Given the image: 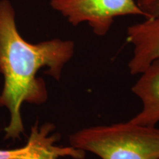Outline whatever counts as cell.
I'll return each mask as SVG.
<instances>
[{"instance_id": "7", "label": "cell", "mask_w": 159, "mask_h": 159, "mask_svg": "<svg viewBox=\"0 0 159 159\" xmlns=\"http://www.w3.org/2000/svg\"><path fill=\"white\" fill-rule=\"evenodd\" d=\"M136 3L146 16L145 19L159 15V0H137Z\"/></svg>"}, {"instance_id": "2", "label": "cell", "mask_w": 159, "mask_h": 159, "mask_svg": "<svg viewBox=\"0 0 159 159\" xmlns=\"http://www.w3.org/2000/svg\"><path fill=\"white\" fill-rule=\"evenodd\" d=\"M69 143L101 159H159V128L130 121L82 129Z\"/></svg>"}, {"instance_id": "4", "label": "cell", "mask_w": 159, "mask_h": 159, "mask_svg": "<svg viewBox=\"0 0 159 159\" xmlns=\"http://www.w3.org/2000/svg\"><path fill=\"white\" fill-rule=\"evenodd\" d=\"M127 39L134 45V55L128 64L130 74H142L159 59V15L129 27Z\"/></svg>"}, {"instance_id": "1", "label": "cell", "mask_w": 159, "mask_h": 159, "mask_svg": "<svg viewBox=\"0 0 159 159\" xmlns=\"http://www.w3.org/2000/svg\"><path fill=\"white\" fill-rule=\"evenodd\" d=\"M71 41L55 39L31 43L21 37L16 24V13L9 0L0 1V73L4 85L0 107L9 111L5 139H19L25 131L21 108L23 103L40 105L48 98L45 83L37 77L41 68L59 80L62 70L74 55Z\"/></svg>"}, {"instance_id": "6", "label": "cell", "mask_w": 159, "mask_h": 159, "mask_svg": "<svg viewBox=\"0 0 159 159\" xmlns=\"http://www.w3.org/2000/svg\"><path fill=\"white\" fill-rule=\"evenodd\" d=\"M132 91L142 101V110L130 119L134 124L156 126L159 122V59L142 73Z\"/></svg>"}, {"instance_id": "3", "label": "cell", "mask_w": 159, "mask_h": 159, "mask_svg": "<svg viewBox=\"0 0 159 159\" xmlns=\"http://www.w3.org/2000/svg\"><path fill=\"white\" fill-rule=\"evenodd\" d=\"M50 5L72 25L87 22L99 36L107 34L115 18L126 15L146 17L134 0H51Z\"/></svg>"}, {"instance_id": "5", "label": "cell", "mask_w": 159, "mask_h": 159, "mask_svg": "<svg viewBox=\"0 0 159 159\" xmlns=\"http://www.w3.org/2000/svg\"><path fill=\"white\" fill-rule=\"evenodd\" d=\"M53 125L47 124L39 128L35 125L25 146L16 149H0V159H57L60 156H72L80 158L83 151L55 146L57 138L49 136Z\"/></svg>"}]
</instances>
